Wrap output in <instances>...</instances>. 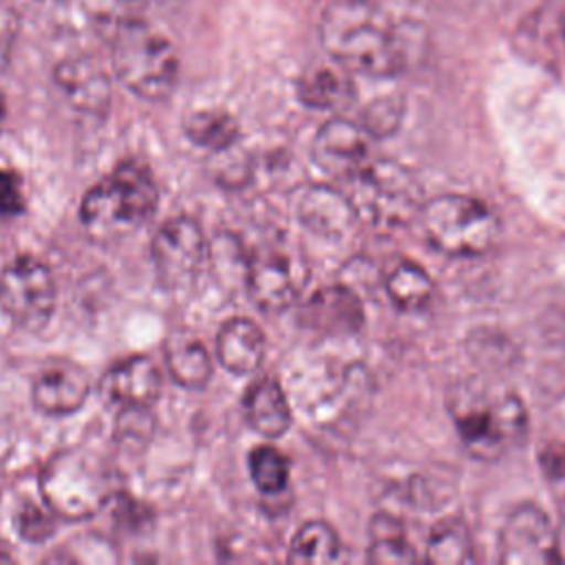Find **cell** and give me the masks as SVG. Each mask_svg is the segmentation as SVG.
<instances>
[{
	"instance_id": "cell-35",
	"label": "cell",
	"mask_w": 565,
	"mask_h": 565,
	"mask_svg": "<svg viewBox=\"0 0 565 565\" xmlns=\"http://www.w3.org/2000/svg\"><path fill=\"white\" fill-rule=\"evenodd\" d=\"M563 532H565V503H563Z\"/></svg>"
},
{
	"instance_id": "cell-33",
	"label": "cell",
	"mask_w": 565,
	"mask_h": 565,
	"mask_svg": "<svg viewBox=\"0 0 565 565\" xmlns=\"http://www.w3.org/2000/svg\"><path fill=\"white\" fill-rule=\"evenodd\" d=\"M4 119H7V99H4V93L0 88V130L4 126Z\"/></svg>"
},
{
	"instance_id": "cell-1",
	"label": "cell",
	"mask_w": 565,
	"mask_h": 565,
	"mask_svg": "<svg viewBox=\"0 0 565 565\" xmlns=\"http://www.w3.org/2000/svg\"><path fill=\"white\" fill-rule=\"evenodd\" d=\"M318 35L335 64L351 73L391 77L424 51V26L395 22L369 0H333L322 9Z\"/></svg>"
},
{
	"instance_id": "cell-34",
	"label": "cell",
	"mask_w": 565,
	"mask_h": 565,
	"mask_svg": "<svg viewBox=\"0 0 565 565\" xmlns=\"http://www.w3.org/2000/svg\"><path fill=\"white\" fill-rule=\"evenodd\" d=\"M11 561V554H9V547L2 543L0 539V563H9Z\"/></svg>"
},
{
	"instance_id": "cell-17",
	"label": "cell",
	"mask_w": 565,
	"mask_h": 565,
	"mask_svg": "<svg viewBox=\"0 0 565 565\" xmlns=\"http://www.w3.org/2000/svg\"><path fill=\"white\" fill-rule=\"evenodd\" d=\"M296 214L305 227L320 236H342L358 218L347 194L329 185H309L296 201Z\"/></svg>"
},
{
	"instance_id": "cell-6",
	"label": "cell",
	"mask_w": 565,
	"mask_h": 565,
	"mask_svg": "<svg viewBox=\"0 0 565 565\" xmlns=\"http://www.w3.org/2000/svg\"><path fill=\"white\" fill-rule=\"evenodd\" d=\"M426 241L448 256L486 254L499 238L497 212L481 199L468 194H439L422 210Z\"/></svg>"
},
{
	"instance_id": "cell-29",
	"label": "cell",
	"mask_w": 565,
	"mask_h": 565,
	"mask_svg": "<svg viewBox=\"0 0 565 565\" xmlns=\"http://www.w3.org/2000/svg\"><path fill=\"white\" fill-rule=\"evenodd\" d=\"M26 207L22 177L13 170H0V218L22 214Z\"/></svg>"
},
{
	"instance_id": "cell-12",
	"label": "cell",
	"mask_w": 565,
	"mask_h": 565,
	"mask_svg": "<svg viewBox=\"0 0 565 565\" xmlns=\"http://www.w3.org/2000/svg\"><path fill=\"white\" fill-rule=\"evenodd\" d=\"M163 388V375L152 358L128 355L113 364L102 382L99 395L117 408H150Z\"/></svg>"
},
{
	"instance_id": "cell-20",
	"label": "cell",
	"mask_w": 565,
	"mask_h": 565,
	"mask_svg": "<svg viewBox=\"0 0 565 565\" xmlns=\"http://www.w3.org/2000/svg\"><path fill=\"white\" fill-rule=\"evenodd\" d=\"M168 375L183 388H203L212 377V355L192 333H172L163 342Z\"/></svg>"
},
{
	"instance_id": "cell-21",
	"label": "cell",
	"mask_w": 565,
	"mask_h": 565,
	"mask_svg": "<svg viewBox=\"0 0 565 565\" xmlns=\"http://www.w3.org/2000/svg\"><path fill=\"white\" fill-rule=\"evenodd\" d=\"M344 71V68H342ZM335 68L316 66L298 77L296 93L307 108L335 110L353 99V82Z\"/></svg>"
},
{
	"instance_id": "cell-18",
	"label": "cell",
	"mask_w": 565,
	"mask_h": 565,
	"mask_svg": "<svg viewBox=\"0 0 565 565\" xmlns=\"http://www.w3.org/2000/svg\"><path fill=\"white\" fill-rule=\"evenodd\" d=\"M267 342L263 329L249 318H230L216 335V360L234 375H249L260 369Z\"/></svg>"
},
{
	"instance_id": "cell-16",
	"label": "cell",
	"mask_w": 565,
	"mask_h": 565,
	"mask_svg": "<svg viewBox=\"0 0 565 565\" xmlns=\"http://www.w3.org/2000/svg\"><path fill=\"white\" fill-rule=\"evenodd\" d=\"M90 395V380L88 375L73 364H51L44 366L33 384H31V399L33 406L44 415H71L79 411Z\"/></svg>"
},
{
	"instance_id": "cell-32",
	"label": "cell",
	"mask_w": 565,
	"mask_h": 565,
	"mask_svg": "<svg viewBox=\"0 0 565 565\" xmlns=\"http://www.w3.org/2000/svg\"><path fill=\"white\" fill-rule=\"evenodd\" d=\"M539 459L550 479H565V446L563 444H545L541 448Z\"/></svg>"
},
{
	"instance_id": "cell-2",
	"label": "cell",
	"mask_w": 565,
	"mask_h": 565,
	"mask_svg": "<svg viewBox=\"0 0 565 565\" xmlns=\"http://www.w3.org/2000/svg\"><path fill=\"white\" fill-rule=\"evenodd\" d=\"M448 413L463 448L483 461L508 455L527 435L521 397L490 380L470 377L455 384L448 395Z\"/></svg>"
},
{
	"instance_id": "cell-30",
	"label": "cell",
	"mask_w": 565,
	"mask_h": 565,
	"mask_svg": "<svg viewBox=\"0 0 565 565\" xmlns=\"http://www.w3.org/2000/svg\"><path fill=\"white\" fill-rule=\"evenodd\" d=\"M399 119V106H395L393 102H382V104H375L366 110V117H364V128L371 132V135H384L388 132Z\"/></svg>"
},
{
	"instance_id": "cell-36",
	"label": "cell",
	"mask_w": 565,
	"mask_h": 565,
	"mask_svg": "<svg viewBox=\"0 0 565 565\" xmlns=\"http://www.w3.org/2000/svg\"><path fill=\"white\" fill-rule=\"evenodd\" d=\"M563 38H565V24H563Z\"/></svg>"
},
{
	"instance_id": "cell-7",
	"label": "cell",
	"mask_w": 565,
	"mask_h": 565,
	"mask_svg": "<svg viewBox=\"0 0 565 565\" xmlns=\"http://www.w3.org/2000/svg\"><path fill=\"white\" fill-rule=\"evenodd\" d=\"M351 183V203L360 218L375 227H399L422 210V188L402 166L371 159Z\"/></svg>"
},
{
	"instance_id": "cell-25",
	"label": "cell",
	"mask_w": 565,
	"mask_h": 565,
	"mask_svg": "<svg viewBox=\"0 0 565 565\" xmlns=\"http://www.w3.org/2000/svg\"><path fill=\"white\" fill-rule=\"evenodd\" d=\"M424 558L428 563H470V561H475L468 525L459 519L439 521L430 530Z\"/></svg>"
},
{
	"instance_id": "cell-8",
	"label": "cell",
	"mask_w": 565,
	"mask_h": 565,
	"mask_svg": "<svg viewBox=\"0 0 565 565\" xmlns=\"http://www.w3.org/2000/svg\"><path fill=\"white\" fill-rule=\"evenodd\" d=\"M55 302V276L44 260L24 254L0 271V309L13 324L40 331L49 324Z\"/></svg>"
},
{
	"instance_id": "cell-11",
	"label": "cell",
	"mask_w": 565,
	"mask_h": 565,
	"mask_svg": "<svg viewBox=\"0 0 565 565\" xmlns=\"http://www.w3.org/2000/svg\"><path fill=\"white\" fill-rule=\"evenodd\" d=\"M311 157L327 174L349 181L373 159L371 132L351 119L331 117L318 128L311 143Z\"/></svg>"
},
{
	"instance_id": "cell-28",
	"label": "cell",
	"mask_w": 565,
	"mask_h": 565,
	"mask_svg": "<svg viewBox=\"0 0 565 565\" xmlns=\"http://www.w3.org/2000/svg\"><path fill=\"white\" fill-rule=\"evenodd\" d=\"M55 519H57V514L46 503L42 508L33 501H26L18 510L15 527L24 541L44 543L46 539H51L55 534Z\"/></svg>"
},
{
	"instance_id": "cell-10",
	"label": "cell",
	"mask_w": 565,
	"mask_h": 565,
	"mask_svg": "<svg viewBox=\"0 0 565 565\" xmlns=\"http://www.w3.org/2000/svg\"><path fill=\"white\" fill-rule=\"evenodd\" d=\"M499 556L510 565L561 563L558 532L547 514L534 503L516 505L505 519L499 536Z\"/></svg>"
},
{
	"instance_id": "cell-14",
	"label": "cell",
	"mask_w": 565,
	"mask_h": 565,
	"mask_svg": "<svg viewBox=\"0 0 565 565\" xmlns=\"http://www.w3.org/2000/svg\"><path fill=\"white\" fill-rule=\"evenodd\" d=\"M53 79L68 104L88 115H104L113 102V79L93 55H71L57 62Z\"/></svg>"
},
{
	"instance_id": "cell-31",
	"label": "cell",
	"mask_w": 565,
	"mask_h": 565,
	"mask_svg": "<svg viewBox=\"0 0 565 565\" xmlns=\"http://www.w3.org/2000/svg\"><path fill=\"white\" fill-rule=\"evenodd\" d=\"M18 29H20L18 9L9 2H0V66L9 60Z\"/></svg>"
},
{
	"instance_id": "cell-23",
	"label": "cell",
	"mask_w": 565,
	"mask_h": 565,
	"mask_svg": "<svg viewBox=\"0 0 565 565\" xmlns=\"http://www.w3.org/2000/svg\"><path fill=\"white\" fill-rule=\"evenodd\" d=\"M386 294L404 311H419L430 305L435 285L433 278L415 263H399L386 276Z\"/></svg>"
},
{
	"instance_id": "cell-13",
	"label": "cell",
	"mask_w": 565,
	"mask_h": 565,
	"mask_svg": "<svg viewBox=\"0 0 565 565\" xmlns=\"http://www.w3.org/2000/svg\"><path fill=\"white\" fill-rule=\"evenodd\" d=\"M245 285L252 302L265 313L285 311L300 291L296 265L278 249H263L249 258Z\"/></svg>"
},
{
	"instance_id": "cell-27",
	"label": "cell",
	"mask_w": 565,
	"mask_h": 565,
	"mask_svg": "<svg viewBox=\"0 0 565 565\" xmlns=\"http://www.w3.org/2000/svg\"><path fill=\"white\" fill-rule=\"evenodd\" d=\"M249 475L265 494H278L289 483V459L271 444H260L249 452Z\"/></svg>"
},
{
	"instance_id": "cell-5",
	"label": "cell",
	"mask_w": 565,
	"mask_h": 565,
	"mask_svg": "<svg viewBox=\"0 0 565 565\" xmlns=\"http://www.w3.org/2000/svg\"><path fill=\"white\" fill-rule=\"evenodd\" d=\"M44 503L66 521H84L102 512L113 494V472L93 450L73 446L55 452L40 472Z\"/></svg>"
},
{
	"instance_id": "cell-4",
	"label": "cell",
	"mask_w": 565,
	"mask_h": 565,
	"mask_svg": "<svg viewBox=\"0 0 565 565\" xmlns=\"http://www.w3.org/2000/svg\"><path fill=\"white\" fill-rule=\"evenodd\" d=\"M115 77L137 97L168 99L179 82V55L172 42L137 18H117L106 26Z\"/></svg>"
},
{
	"instance_id": "cell-24",
	"label": "cell",
	"mask_w": 565,
	"mask_h": 565,
	"mask_svg": "<svg viewBox=\"0 0 565 565\" xmlns=\"http://www.w3.org/2000/svg\"><path fill=\"white\" fill-rule=\"evenodd\" d=\"M340 539L329 523L307 521L296 530L287 558L291 563H333L340 558Z\"/></svg>"
},
{
	"instance_id": "cell-19",
	"label": "cell",
	"mask_w": 565,
	"mask_h": 565,
	"mask_svg": "<svg viewBox=\"0 0 565 565\" xmlns=\"http://www.w3.org/2000/svg\"><path fill=\"white\" fill-rule=\"evenodd\" d=\"M243 415L265 439L282 437L291 426V408L280 382L269 375L252 382L243 395Z\"/></svg>"
},
{
	"instance_id": "cell-3",
	"label": "cell",
	"mask_w": 565,
	"mask_h": 565,
	"mask_svg": "<svg viewBox=\"0 0 565 565\" xmlns=\"http://www.w3.org/2000/svg\"><path fill=\"white\" fill-rule=\"evenodd\" d=\"M159 188L150 168L137 159L121 161L86 190L79 221L97 243H115L139 230L157 210Z\"/></svg>"
},
{
	"instance_id": "cell-9",
	"label": "cell",
	"mask_w": 565,
	"mask_h": 565,
	"mask_svg": "<svg viewBox=\"0 0 565 565\" xmlns=\"http://www.w3.org/2000/svg\"><path fill=\"white\" fill-rule=\"evenodd\" d=\"M150 254L157 278L168 289L192 282L207 258V241L192 216L168 218L152 236Z\"/></svg>"
},
{
	"instance_id": "cell-26",
	"label": "cell",
	"mask_w": 565,
	"mask_h": 565,
	"mask_svg": "<svg viewBox=\"0 0 565 565\" xmlns=\"http://www.w3.org/2000/svg\"><path fill=\"white\" fill-rule=\"evenodd\" d=\"M417 558L419 556L408 543L399 521L386 514H377L371 521V545H369L371 563H413Z\"/></svg>"
},
{
	"instance_id": "cell-22",
	"label": "cell",
	"mask_w": 565,
	"mask_h": 565,
	"mask_svg": "<svg viewBox=\"0 0 565 565\" xmlns=\"http://www.w3.org/2000/svg\"><path fill=\"white\" fill-rule=\"evenodd\" d=\"M183 132L194 146L212 152H223L238 141L241 126L236 117H232L227 110L207 108L188 115L183 121Z\"/></svg>"
},
{
	"instance_id": "cell-15",
	"label": "cell",
	"mask_w": 565,
	"mask_h": 565,
	"mask_svg": "<svg viewBox=\"0 0 565 565\" xmlns=\"http://www.w3.org/2000/svg\"><path fill=\"white\" fill-rule=\"evenodd\" d=\"M300 324L313 333L340 338L353 335L364 324L360 298L344 285H327L309 296L300 309Z\"/></svg>"
}]
</instances>
